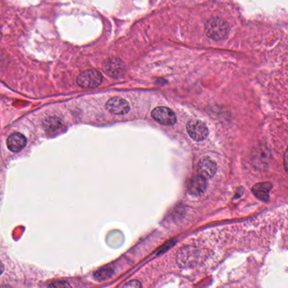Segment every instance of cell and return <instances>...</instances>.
<instances>
[{
  "mask_svg": "<svg viewBox=\"0 0 288 288\" xmlns=\"http://www.w3.org/2000/svg\"><path fill=\"white\" fill-rule=\"evenodd\" d=\"M217 166L216 162L210 158H204L200 162L198 166V173L206 180L214 177L216 174Z\"/></svg>",
  "mask_w": 288,
  "mask_h": 288,
  "instance_id": "obj_8",
  "label": "cell"
},
{
  "mask_svg": "<svg viewBox=\"0 0 288 288\" xmlns=\"http://www.w3.org/2000/svg\"><path fill=\"white\" fill-rule=\"evenodd\" d=\"M229 30L230 27L225 19L215 17L206 22L205 32L207 36L212 40L220 41L227 37L229 33Z\"/></svg>",
  "mask_w": 288,
  "mask_h": 288,
  "instance_id": "obj_1",
  "label": "cell"
},
{
  "mask_svg": "<svg viewBox=\"0 0 288 288\" xmlns=\"http://www.w3.org/2000/svg\"><path fill=\"white\" fill-rule=\"evenodd\" d=\"M27 145V139L23 135L14 133L8 138V148L13 152H19Z\"/></svg>",
  "mask_w": 288,
  "mask_h": 288,
  "instance_id": "obj_9",
  "label": "cell"
},
{
  "mask_svg": "<svg viewBox=\"0 0 288 288\" xmlns=\"http://www.w3.org/2000/svg\"><path fill=\"white\" fill-rule=\"evenodd\" d=\"M114 274V270L113 269H102L97 271L95 273V278L97 281H104L107 279L110 278Z\"/></svg>",
  "mask_w": 288,
  "mask_h": 288,
  "instance_id": "obj_12",
  "label": "cell"
},
{
  "mask_svg": "<svg viewBox=\"0 0 288 288\" xmlns=\"http://www.w3.org/2000/svg\"><path fill=\"white\" fill-rule=\"evenodd\" d=\"M102 82V74L96 70H88L80 73L77 78L78 85L85 89L97 87Z\"/></svg>",
  "mask_w": 288,
  "mask_h": 288,
  "instance_id": "obj_2",
  "label": "cell"
},
{
  "mask_svg": "<svg viewBox=\"0 0 288 288\" xmlns=\"http://www.w3.org/2000/svg\"><path fill=\"white\" fill-rule=\"evenodd\" d=\"M272 185L270 183H259L253 187L252 191L257 198L263 201H268L270 198V191Z\"/></svg>",
  "mask_w": 288,
  "mask_h": 288,
  "instance_id": "obj_11",
  "label": "cell"
},
{
  "mask_svg": "<svg viewBox=\"0 0 288 288\" xmlns=\"http://www.w3.org/2000/svg\"><path fill=\"white\" fill-rule=\"evenodd\" d=\"M4 271H5V267H4V264H3L2 262L0 261V275H2Z\"/></svg>",
  "mask_w": 288,
  "mask_h": 288,
  "instance_id": "obj_15",
  "label": "cell"
},
{
  "mask_svg": "<svg viewBox=\"0 0 288 288\" xmlns=\"http://www.w3.org/2000/svg\"><path fill=\"white\" fill-rule=\"evenodd\" d=\"M106 107L111 114L116 115H124L130 110L129 103L122 97H113L106 104Z\"/></svg>",
  "mask_w": 288,
  "mask_h": 288,
  "instance_id": "obj_7",
  "label": "cell"
},
{
  "mask_svg": "<svg viewBox=\"0 0 288 288\" xmlns=\"http://www.w3.org/2000/svg\"><path fill=\"white\" fill-rule=\"evenodd\" d=\"M178 264L182 268H191L197 264L198 252L196 248L187 246L180 250L178 254Z\"/></svg>",
  "mask_w": 288,
  "mask_h": 288,
  "instance_id": "obj_3",
  "label": "cell"
},
{
  "mask_svg": "<svg viewBox=\"0 0 288 288\" xmlns=\"http://www.w3.org/2000/svg\"><path fill=\"white\" fill-rule=\"evenodd\" d=\"M125 286L126 287H141V284L138 281H131L128 284H126Z\"/></svg>",
  "mask_w": 288,
  "mask_h": 288,
  "instance_id": "obj_13",
  "label": "cell"
},
{
  "mask_svg": "<svg viewBox=\"0 0 288 288\" xmlns=\"http://www.w3.org/2000/svg\"><path fill=\"white\" fill-rule=\"evenodd\" d=\"M151 116L156 121L165 126H172L177 123V118L174 113L166 107H158L153 109Z\"/></svg>",
  "mask_w": 288,
  "mask_h": 288,
  "instance_id": "obj_4",
  "label": "cell"
},
{
  "mask_svg": "<svg viewBox=\"0 0 288 288\" xmlns=\"http://www.w3.org/2000/svg\"><path fill=\"white\" fill-rule=\"evenodd\" d=\"M187 131L189 136L196 141H204L208 136L206 124L198 119H192L187 124Z\"/></svg>",
  "mask_w": 288,
  "mask_h": 288,
  "instance_id": "obj_5",
  "label": "cell"
},
{
  "mask_svg": "<svg viewBox=\"0 0 288 288\" xmlns=\"http://www.w3.org/2000/svg\"><path fill=\"white\" fill-rule=\"evenodd\" d=\"M1 38H2V33L0 32V40H1Z\"/></svg>",
  "mask_w": 288,
  "mask_h": 288,
  "instance_id": "obj_16",
  "label": "cell"
},
{
  "mask_svg": "<svg viewBox=\"0 0 288 288\" xmlns=\"http://www.w3.org/2000/svg\"><path fill=\"white\" fill-rule=\"evenodd\" d=\"M103 71L110 77H119L124 71V64L120 58H108L102 64Z\"/></svg>",
  "mask_w": 288,
  "mask_h": 288,
  "instance_id": "obj_6",
  "label": "cell"
},
{
  "mask_svg": "<svg viewBox=\"0 0 288 288\" xmlns=\"http://www.w3.org/2000/svg\"><path fill=\"white\" fill-rule=\"evenodd\" d=\"M206 189V179L201 176H195L192 179L189 184V191L192 195L200 196L204 194Z\"/></svg>",
  "mask_w": 288,
  "mask_h": 288,
  "instance_id": "obj_10",
  "label": "cell"
},
{
  "mask_svg": "<svg viewBox=\"0 0 288 288\" xmlns=\"http://www.w3.org/2000/svg\"><path fill=\"white\" fill-rule=\"evenodd\" d=\"M50 286H52V287H57V286H70V285H69V284L65 283V282H62V283H61V282H57V283H54V284H51V285H50Z\"/></svg>",
  "mask_w": 288,
  "mask_h": 288,
  "instance_id": "obj_14",
  "label": "cell"
}]
</instances>
